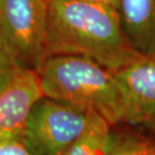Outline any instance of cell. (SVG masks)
Returning <instances> with one entry per match:
<instances>
[{"label": "cell", "instance_id": "cell-1", "mask_svg": "<svg viewBox=\"0 0 155 155\" xmlns=\"http://www.w3.org/2000/svg\"><path fill=\"white\" fill-rule=\"evenodd\" d=\"M80 55L115 73L143 57L123 31L116 8L86 0H48L46 58Z\"/></svg>", "mask_w": 155, "mask_h": 155}, {"label": "cell", "instance_id": "cell-2", "mask_svg": "<svg viewBox=\"0 0 155 155\" xmlns=\"http://www.w3.org/2000/svg\"><path fill=\"white\" fill-rule=\"evenodd\" d=\"M38 73L45 97L94 111L112 127L124 124L125 105L113 72L80 55H51Z\"/></svg>", "mask_w": 155, "mask_h": 155}, {"label": "cell", "instance_id": "cell-3", "mask_svg": "<svg viewBox=\"0 0 155 155\" xmlns=\"http://www.w3.org/2000/svg\"><path fill=\"white\" fill-rule=\"evenodd\" d=\"M48 0H0V51L17 68L38 71L46 58Z\"/></svg>", "mask_w": 155, "mask_h": 155}, {"label": "cell", "instance_id": "cell-4", "mask_svg": "<svg viewBox=\"0 0 155 155\" xmlns=\"http://www.w3.org/2000/svg\"><path fill=\"white\" fill-rule=\"evenodd\" d=\"M90 112L43 96L30 111L21 141L33 155H64L83 133Z\"/></svg>", "mask_w": 155, "mask_h": 155}, {"label": "cell", "instance_id": "cell-5", "mask_svg": "<svg viewBox=\"0 0 155 155\" xmlns=\"http://www.w3.org/2000/svg\"><path fill=\"white\" fill-rule=\"evenodd\" d=\"M114 75L124 99V124L155 135V58L143 55Z\"/></svg>", "mask_w": 155, "mask_h": 155}, {"label": "cell", "instance_id": "cell-6", "mask_svg": "<svg viewBox=\"0 0 155 155\" xmlns=\"http://www.w3.org/2000/svg\"><path fill=\"white\" fill-rule=\"evenodd\" d=\"M41 97L36 71L14 68L0 86V141L21 140L30 111Z\"/></svg>", "mask_w": 155, "mask_h": 155}, {"label": "cell", "instance_id": "cell-7", "mask_svg": "<svg viewBox=\"0 0 155 155\" xmlns=\"http://www.w3.org/2000/svg\"><path fill=\"white\" fill-rule=\"evenodd\" d=\"M121 25L139 54L155 58V0H119Z\"/></svg>", "mask_w": 155, "mask_h": 155}, {"label": "cell", "instance_id": "cell-8", "mask_svg": "<svg viewBox=\"0 0 155 155\" xmlns=\"http://www.w3.org/2000/svg\"><path fill=\"white\" fill-rule=\"evenodd\" d=\"M112 130L113 127L103 117L91 111L83 133L64 155H108Z\"/></svg>", "mask_w": 155, "mask_h": 155}, {"label": "cell", "instance_id": "cell-9", "mask_svg": "<svg viewBox=\"0 0 155 155\" xmlns=\"http://www.w3.org/2000/svg\"><path fill=\"white\" fill-rule=\"evenodd\" d=\"M108 155H155V135L137 129L112 130Z\"/></svg>", "mask_w": 155, "mask_h": 155}, {"label": "cell", "instance_id": "cell-10", "mask_svg": "<svg viewBox=\"0 0 155 155\" xmlns=\"http://www.w3.org/2000/svg\"><path fill=\"white\" fill-rule=\"evenodd\" d=\"M0 155H33L21 140L0 141Z\"/></svg>", "mask_w": 155, "mask_h": 155}, {"label": "cell", "instance_id": "cell-11", "mask_svg": "<svg viewBox=\"0 0 155 155\" xmlns=\"http://www.w3.org/2000/svg\"><path fill=\"white\" fill-rule=\"evenodd\" d=\"M14 68L17 67H14L0 51V86L5 82V80L10 75V73Z\"/></svg>", "mask_w": 155, "mask_h": 155}, {"label": "cell", "instance_id": "cell-12", "mask_svg": "<svg viewBox=\"0 0 155 155\" xmlns=\"http://www.w3.org/2000/svg\"><path fill=\"white\" fill-rule=\"evenodd\" d=\"M86 1H91V2H97V3H102V4H106L109 6H112L114 8H118V3L119 0H86Z\"/></svg>", "mask_w": 155, "mask_h": 155}]
</instances>
